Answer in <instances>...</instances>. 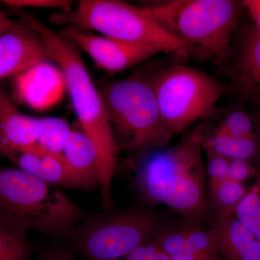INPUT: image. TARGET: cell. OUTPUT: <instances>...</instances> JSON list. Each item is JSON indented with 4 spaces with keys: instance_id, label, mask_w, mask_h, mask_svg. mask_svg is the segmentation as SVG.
I'll return each instance as SVG.
<instances>
[{
    "instance_id": "cell-1",
    "label": "cell",
    "mask_w": 260,
    "mask_h": 260,
    "mask_svg": "<svg viewBox=\"0 0 260 260\" xmlns=\"http://www.w3.org/2000/svg\"><path fill=\"white\" fill-rule=\"evenodd\" d=\"M23 23L44 43L52 61L59 67L82 131L96 147L99 158V186L103 203L112 205V185L119 147L100 91L93 83L78 47L60 32L54 31L23 8H10Z\"/></svg>"
},
{
    "instance_id": "cell-2",
    "label": "cell",
    "mask_w": 260,
    "mask_h": 260,
    "mask_svg": "<svg viewBox=\"0 0 260 260\" xmlns=\"http://www.w3.org/2000/svg\"><path fill=\"white\" fill-rule=\"evenodd\" d=\"M204 139V128L199 126L177 145L141 154L135 177L140 194L185 216L204 215L208 208Z\"/></svg>"
},
{
    "instance_id": "cell-3",
    "label": "cell",
    "mask_w": 260,
    "mask_h": 260,
    "mask_svg": "<svg viewBox=\"0 0 260 260\" xmlns=\"http://www.w3.org/2000/svg\"><path fill=\"white\" fill-rule=\"evenodd\" d=\"M168 34L223 64L244 16L242 1L162 0L141 5Z\"/></svg>"
},
{
    "instance_id": "cell-4",
    "label": "cell",
    "mask_w": 260,
    "mask_h": 260,
    "mask_svg": "<svg viewBox=\"0 0 260 260\" xmlns=\"http://www.w3.org/2000/svg\"><path fill=\"white\" fill-rule=\"evenodd\" d=\"M85 218L58 186L18 168L0 167V219L51 237L64 238Z\"/></svg>"
},
{
    "instance_id": "cell-5",
    "label": "cell",
    "mask_w": 260,
    "mask_h": 260,
    "mask_svg": "<svg viewBox=\"0 0 260 260\" xmlns=\"http://www.w3.org/2000/svg\"><path fill=\"white\" fill-rule=\"evenodd\" d=\"M99 91L119 149L141 155L169 145L174 135L162 119L150 78L131 75Z\"/></svg>"
},
{
    "instance_id": "cell-6",
    "label": "cell",
    "mask_w": 260,
    "mask_h": 260,
    "mask_svg": "<svg viewBox=\"0 0 260 260\" xmlns=\"http://www.w3.org/2000/svg\"><path fill=\"white\" fill-rule=\"evenodd\" d=\"M49 20L121 42L154 46L166 54H187L185 44L166 32L143 7L119 0H81L75 9L53 13Z\"/></svg>"
},
{
    "instance_id": "cell-7",
    "label": "cell",
    "mask_w": 260,
    "mask_h": 260,
    "mask_svg": "<svg viewBox=\"0 0 260 260\" xmlns=\"http://www.w3.org/2000/svg\"><path fill=\"white\" fill-rule=\"evenodd\" d=\"M164 122L173 135L213 115L228 85L193 67L174 64L150 78Z\"/></svg>"
},
{
    "instance_id": "cell-8",
    "label": "cell",
    "mask_w": 260,
    "mask_h": 260,
    "mask_svg": "<svg viewBox=\"0 0 260 260\" xmlns=\"http://www.w3.org/2000/svg\"><path fill=\"white\" fill-rule=\"evenodd\" d=\"M154 215L132 209L87 218L63 238L68 249L89 260H118L160 232Z\"/></svg>"
},
{
    "instance_id": "cell-9",
    "label": "cell",
    "mask_w": 260,
    "mask_h": 260,
    "mask_svg": "<svg viewBox=\"0 0 260 260\" xmlns=\"http://www.w3.org/2000/svg\"><path fill=\"white\" fill-rule=\"evenodd\" d=\"M222 67L235 101L260 114V34L244 16Z\"/></svg>"
},
{
    "instance_id": "cell-10",
    "label": "cell",
    "mask_w": 260,
    "mask_h": 260,
    "mask_svg": "<svg viewBox=\"0 0 260 260\" xmlns=\"http://www.w3.org/2000/svg\"><path fill=\"white\" fill-rule=\"evenodd\" d=\"M88 54L99 68L118 72L133 68L165 51L157 47L132 44L67 27L60 32Z\"/></svg>"
},
{
    "instance_id": "cell-11",
    "label": "cell",
    "mask_w": 260,
    "mask_h": 260,
    "mask_svg": "<svg viewBox=\"0 0 260 260\" xmlns=\"http://www.w3.org/2000/svg\"><path fill=\"white\" fill-rule=\"evenodd\" d=\"M49 61L52 59L42 39L25 24L18 23L0 35V80Z\"/></svg>"
},
{
    "instance_id": "cell-12",
    "label": "cell",
    "mask_w": 260,
    "mask_h": 260,
    "mask_svg": "<svg viewBox=\"0 0 260 260\" xmlns=\"http://www.w3.org/2000/svg\"><path fill=\"white\" fill-rule=\"evenodd\" d=\"M15 85L19 99L37 110L55 105L66 90L64 76L59 67L56 68L49 61L34 65L16 75Z\"/></svg>"
},
{
    "instance_id": "cell-13",
    "label": "cell",
    "mask_w": 260,
    "mask_h": 260,
    "mask_svg": "<svg viewBox=\"0 0 260 260\" xmlns=\"http://www.w3.org/2000/svg\"><path fill=\"white\" fill-rule=\"evenodd\" d=\"M8 158L18 169L51 185L89 189L68 167L62 155L51 153L39 145L19 150Z\"/></svg>"
},
{
    "instance_id": "cell-14",
    "label": "cell",
    "mask_w": 260,
    "mask_h": 260,
    "mask_svg": "<svg viewBox=\"0 0 260 260\" xmlns=\"http://www.w3.org/2000/svg\"><path fill=\"white\" fill-rule=\"evenodd\" d=\"M153 240L169 260H220L210 230L196 225L160 231Z\"/></svg>"
},
{
    "instance_id": "cell-15",
    "label": "cell",
    "mask_w": 260,
    "mask_h": 260,
    "mask_svg": "<svg viewBox=\"0 0 260 260\" xmlns=\"http://www.w3.org/2000/svg\"><path fill=\"white\" fill-rule=\"evenodd\" d=\"M223 260H260V240L234 215H218L210 229Z\"/></svg>"
},
{
    "instance_id": "cell-16",
    "label": "cell",
    "mask_w": 260,
    "mask_h": 260,
    "mask_svg": "<svg viewBox=\"0 0 260 260\" xmlns=\"http://www.w3.org/2000/svg\"><path fill=\"white\" fill-rule=\"evenodd\" d=\"M39 119L19 112L0 86V153L7 158L19 150L37 145Z\"/></svg>"
},
{
    "instance_id": "cell-17",
    "label": "cell",
    "mask_w": 260,
    "mask_h": 260,
    "mask_svg": "<svg viewBox=\"0 0 260 260\" xmlns=\"http://www.w3.org/2000/svg\"><path fill=\"white\" fill-rule=\"evenodd\" d=\"M61 155L72 172L88 189L99 186V154L88 135L83 131L70 130Z\"/></svg>"
},
{
    "instance_id": "cell-18",
    "label": "cell",
    "mask_w": 260,
    "mask_h": 260,
    "mask_svg": "<svg viewBox=\"0 0 260 260\" xmlns=\"http://www.w3.org/2000/svg\"><path fill=\"white\" fill-rule=\"evenodd\" d=\"M203 150L229 160H258L260 166V135L252 137L234 136L215 129L208 138L205 136Z\"/></svg>"
},
{
    "instance_id": "cell-19",
    "label": "cell",
    "mask_w": 260,
    "mask_h": 260,
    "mask_svg": "<svg viewBox=\"0 0 260 260\" xmlns=\"http://www.w3.org/2000/svg\"><path fill=\"white\" fill-rule=\"evenodd\" d=\"M216 129L225 134L239 137L260 135V114L234 101L223 112Z\"/></svg>"
},
{
    "instance_id": "cell-20",
    "label": "cell",
    "mask_w": 260,
    "mask_h": 260,
    "mask_svg": "<svg viewBox=\"0 0 260 260\" xmlns=\"http://www.w3.org/2000/svg\"><path fill=\"white\" fill-rule=\"evenodd\" d=\"M28 233L0 219V260H30L34 248Z\"/></svg>"
},
{
    "instance_id": "cell-21",
    "label": "cell",
    "mask_w": 260,
    "mask_h": 260,
    "mask_svg": "<svg viewBox=\"0 0 260 260\" xmlns=\"http://www.w3.org/2000/svg\"><path fill=\"white\" fill-rule=\"evenodd\" d=\"M70 130L69 124L61 118L39 119L37 145L51 153L61 155Z\"/></svg>"
},
{
    "instance_id": "cell-22",
    "label": "cell",
    "mask_w": 260,
    "mask_h": 260,
    "mask_svg": "<svg viewBox=\"0 0 260 260\" xmlns=\"http://www.w3.org/2000/svg\"><path fill=\"white\" fill-rule=\"evenodd\" d=\"M234 215L260 240V166L256 180L248 188Z\"/></svg>"
},
{
    "instance_id": "cell-23",
    "label": "cell",
    "mask_w": 260,
    "mask_h": 260,
    "mask_svg": "<svg viewBox=\"0 0 260 260\" xmlns=\"http://www.w3.org/2000/svg\"><path fill=\"white\" fill-rule=\"evenodd\" d=\"M247 189L243 183L225 179L215 192L210 195L218 215L234 214Z\"/></svg>"
},
{
    "instance_id": "cell-24",
    "label": "cell",
    "mask_w": 260,
    "mask_h": 260,
    "mask_svg": "<svg viewBox=\"0 0 260 260\" xmlns=\"http://www.w3.org/2000/svg\"><path fill=\"white\" fill-rule=\"evenodd\" d=\"M205 153L206 154L205 172L208 177V189L211 195L226 179L229 160L210 152H205Z\"/></svg>"
},
{
    "instance_id": "cell-25",
    "label": "cell",
    "mask_w": 260,
    "mask_h": 260,
    "mask_svg": "<svg viewBox=\"0 0 260 260\" xmlns=\"http://www.w3.org/2000/svg\"><path fill=\"white\" fill-rule=\"evenodd\" d=\"M1 3L10 8H49L59 9L61 12L73 10V2L68 0H4Z\"/></svg>"
},
{
    "instance_id": "cell-26",
    "label": "cell",
    "mask_w": 260,
    "mask_h": 260,
    "mask_svg": "<svg viewBox=\"0 0 260 260\" xmlns=\"http://www.w3.org/2000/svg\"><path fill=\"white\" fill-rule=\"evenodd\" d=\"M259 168H255L252 162L245 160H229L226 179L244 184L246 181L256 177Z\"/></svg>"
},
{
    "instance_id": "cell-27",
    "label": "cell",
    "mask_w": 260,
    "mask_h": 260,
    "mask_svg": "<svg viewBox=\"0 0 260 260\" xmlns=\"http://www.w3.org/2000/svg\"><path fill=\"white\" fill-rule=\"evenodd\" d=\"M124 260H169L153 239L130 252Z\"/></svg>"
},
{
    "instance_id": "cell-28",
    "label": "cell",
    "mask_w": 260,
    "mask_h": 260,
    "mask_svg": "<svg viewBox=\"0 0 260 260\" xmlns=\"http://www.w3.org/2000/svg\"><path fill=\"white\" fill-rule=\"evenodd\" d=\"M242 4L246 18L260 34V0H243Z\"/></svg>"
},
{
    "instance_id": "cell-29",
    "label": "cell",
    "mask_w": 260,
    "mask_h": 260,
    "mask_svg": "<svg viewBox=\"0 0 260 260\" xmlns=\"http://www.w3.org/2000/svg\"><path fill=\"white\" fill-rule=\"evenodd\" d=\"M37 260H78L74 254L65 248L51 249L44 251Z\"/></svg>"
},
{
    "instance_id": "cell-30",
    "label": "cell",
    "mask_w": 260,
    "mask_h": 260,
    "mask_svg": "<svg viewBox=\"0 0 260 260\" xmlns=\"http://www.w3.org/2000/svg\"><path fill=\"white\" fill-rule=\"evenodd\" d=\"M18 22L11 20L3 12L0 11V35L15 26Z\"/></svg>"
},
{
    "instance_id": "cell-31",
    "label": "cell",
    "mask_w": 260,
    "mask_h": 260,
    "mask_svg": "<svg viewBox=\"0 0 260 260\" xmlns=\"http://www.w3.org/2000/svg\"></svg>"
}]
</instances>
